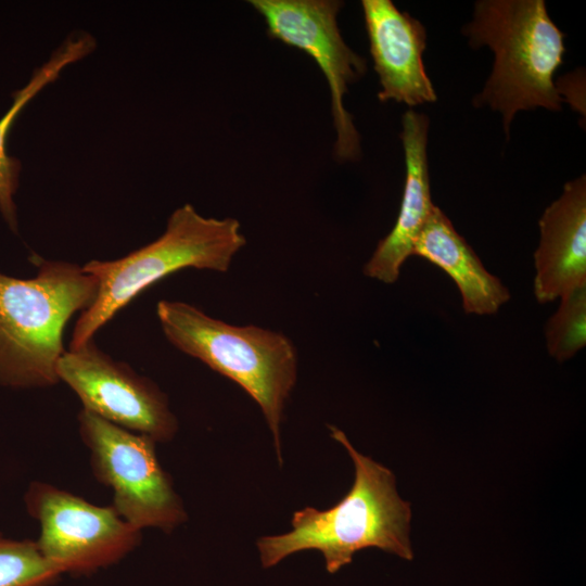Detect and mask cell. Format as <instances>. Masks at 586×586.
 Returning <instances> with one entry per match:
<instances>
[{"label": "cell", "mask_w": 586, "mask_h": 586, "mask_svg": "<svg viewBox=\"0 0 586 586\" xmlns=\"http://www.w3.org/2000/svg\"><path fill=\"white\" fill-rule=\"evenodd\" d=\"M24 501L39 523L36 544L61 575L88 574L122 560L141 540L112 506L101 507L43 482L29 484Z\"/></svg>", "instance_id": "obj_7"}, {"label": "cell", "mask_w": 586, "mask_h": 586, "mask_svg": "<svg viewBox=\"0 0 586 586\" xmlns=\"http://www.w3.org/2000/svg\"><path fill=\"white\" fill-rule=\"evenodd\" d=\"M56 372L78 396L82 409L156 443L176 435L178 420L167 395L151 379L102 352L93 340L65 351Z\"/></svg>", "instance_id": "obj_9"}, {"label": "cell", "mask_w": 586, "mask_h": 586, "mask_svg": "<svg viewBox=\"0 0 586 586\" xmlns=\"http://www.w3.org/2000/svg\"><path fill=\"white\" fill-rule=\"evenodd\" d=\"M60 576L36 540L11 539L0 533V586H52Z\"/></svg>", "instance_id": "obj_16"}, {"label": "cell", "mask_w": 586, "mask_h": 586, "mask_svg": "<svg viewBox=\"0 0 586 586\" xmlns=\"http://www.w3.org/2000/svg\"><path fill=\"white\" fill-rule=\"evenodd\" d=\"M546 346L559 362L572 358L586 344V285L560 298L545 328Z\"/></svg>", "instance_id": "obj_15"}, {"label": "cell", "mask_w": 586, "mask_h": 586, "mask_svg": "<svg viewBox=\"0 0 586 586\" xmlns=\"http://www.w3.org/2000/svg\"><path fill=\"white\" fill-rule=\"evenodd\" d=\"M267 26L268 35L309 54L321 69L331 95L335 129L333 154L339 162H354L361 154L360 136L344 106L349 85L367 69L366 59L344 41L337 0H251Z\"/></svg>", "instance_id": "obj_8"}, {"label": "cell", "mask_w": 586, "mask_h": 586, "mask_svg": "<svg viewBox=\"0 0 586 586\" xmlns=\"http://www.w3.org/2000/svg\"><path fill=\"white\" fill-rule=\"evenodd\" d=\"M246 244L232 217H205L191 204L176 208L161 237L115 260H90L82 270L98 282L97 297L75 323L69 349L94 333L148 286L183 268L226 272Z\"/></svg>", "instance_id": "obj_5"}, {"label": "cell", "mask_w": 586, "mask_h": 586, "mask_svg": "<svg viewBox=\"0 0 586 586\" xmlns=\"http://www.w3.org/2000/svg\"><path fill=\"white\" fill-rule=\"evenodd\" d=\"M34 278L0 272V384L49 387L60 379L63 332L71 317L95 300L97 279L81 266L36 257Z\"/></svg>", "instance_id": "obj_3"}, {"label": "cell", "mask_w": 586, "mask_h": 586, "mask_svg": "<svg viewBox=\"0 0 586 586\" xmlns=\"http://www.w3.org/2000/svg\"><path fill=\"white\" fill-rule=\"evenodd\" d=\"M370 54L379 77L381 102L409 106L435 102L437 97L425 72L426 30L391 0H362Z\"/></svg>", "instance_id": "obj_10"}, {"label": "cell", "mask_w": 586, "mask_h": 586, "mask_svg": "<svg viewBox=\"0 0 586 586\" xmlns=\"http://www.w3.org/2000/svg\"><path fill=\"white\" fill-rule=\"evenodd\" d=\"M534 254L537 302L549 303L586 285V178L568 181L543 213Z\"/></svg>", "instance_id": "obj_11"}, {"label": "cell", "mask_w": 586, "mask_h": 586, "mask_svg": "<svg viewBox=\"0 0 586 586\" xmlns=\"http://www.w3.org/2000/svg\"><path fill=\"white\" fill-rule=\"evenodd\" d=\"M462 34L471 48L486 46L494 53L492 73L473 103L501 115L507 139L518 112L561 110L553 76L563 63L565 35L550 18L545 1H476Z\"/></svg>", "instance_id": "obj_2"}, {"label": "cell", "mask_w": 586, "mask_h": 586, "mask_svg": "<svg viewBox=\"0 0 586 586\" xmlns=\"http://www.w3.org/2000/svg\"><path fill=\"white\" fill-rule=\"evenodd\" d=\"M78 430L95 479L113 491L112 507L135 528L171 533L187 521L183 502L150 436L81 409Z\"/></svg>", "instance_id": "obj_6"}, {"label": "cell", "mask_w": 586, "mask_h": 586, "mask_svg": "<svg viewBox=\"0 0 586 586\" xmlns=\"http://www.w3.org/2000/svg\"><path fill=\"white\" fill-rule=\"evenodd\" d=\"M95 48L94 38L86 31L71 34L51 54L49 60L36 68L29 81L13 94V103L0 118V211L13 231L17 229L14 193L17 188L21 163L7 153L9 130L23 107L46 86L53 82L68 65L89 55Z\"/></svg>", "instance_id": "obj_14"}, {"label": "cell", "mask_w": 586, "mask_h": 586, "mask_svg": "<svg viewBox=\"0 0 586 586\" xmlns=\"http://www.w3.org/2000/svg\"><path fill=\"white\" fill-rule=\"evenodd\" d=\"M402 125L406 178L399 214L391 232L380 240L364 266L366 277L387 284L398 279L404 262L412 256L415 242L434 207L426 153L429 118L408 110Z\"/></svg>", "instance_id": "obj_12"}, {"label": "cell", "mask_w": 586, "mask_h": 586, "mask_svg": "<svg viewBox=\"0 0 586 586\" xmlns=\"http://www.w3.org/2000/svg\"><path fill=\"white\" fill-rule=\"evenodd\" d=\"M331 437L349 454L355 479L349 492L333 507H306L293 513L292 530L256 542L262 566L269 569L303 550H318L330 574L352 562L366 548H379L411 560V509L396 491L393 472L354 448L343 431L328 426Z\"/></svg>", "instance_id": "obj_1"}, {"label": "cell", "mask_w": 586, "mask_h": 586, "mask_svg": "<svg viewBox=\"0 0 586 586\" xmlns=\"http://www.w3.org/2000/svg\"><path fill=\"white\" fill-rule=\"evenodd\" d=\"M443 269L458 286L467 314L493 315L509 301L505 284L483 266L444 212L434 205L412 250Z\"/></svg>", "instance_id": "obj_13"}, {"label": "cell", "mask_w": 586, "mask_h": 586, "mask_svg": "<svg viewBox=\"0 0 586 586\" xmlns=\"http://www.w3.org/2000/svg\"><path fill=\"white\" fill-rule=\"evenodd\" d=\"M156 315L171 345L239 384L257 403L281 467L280 425L297 380L293 342L267 328L230 324L181 301H160Z\"/></svg>", "instance_id": "obj_4"}]
</instances>
